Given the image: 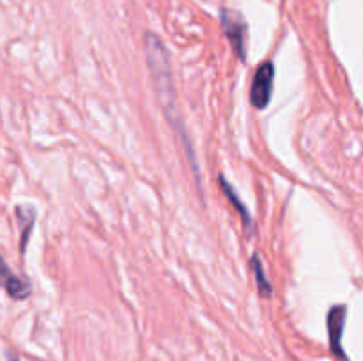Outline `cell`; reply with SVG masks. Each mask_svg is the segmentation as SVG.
<instances>
[{"instance_id":"cell-1","label":"cell","mask_w":363,"mask_h":361,"mask_svg":"<svg viewBox=\"0 0 363 361\" xmlns=\"http://www.w3.org/2000/svg\"><path fill=\"white\" fill-rule=\"evenodd\" d=\"M145 60H147L149 73H151L152 85H155V91L158 94V101L162 105L163 112H165L167 120L172 126V130L183 140V145L186 147V154L190 158L194 170L197 172L199 177V166L197 159L194 158V151H191V144L188 140V134L184 133L183 127V119H181L179 112H177V101L176 94H174V78H172V69H170V57L169 50L165 48L162 39L158 38L152 32L145 34Z\"/></svg>"},{"instance_id":"cell-2","label":"cell","mask_w":363,"mask_h":361,"mask_svg":"<svg viewBox=\"0 0 363 361\" xmlns=\"http://www.w3.org/2000/svg\"><path fill=\"white\" fill-rule=\"evenodd\" d=\"M273 81H275V66L272 60L259 64L250 85V103L255 110H264L272 101Z\"/></svg>"},{"instance_id":"cell-3","label":"cell","mask_w":363,"mask_h":361,"mask_svg":"<svg viewBox=\"0 0 363 361\" xmlns=\"http://www.w3.org/2000/svg\"><path fill=\"white\" fill-rule=\"evenodd\" d=\"M222 28L225 38L229 39L234 53L240 60H247V39L248 25L240 13L230 9H222Z\"/></svg>"},{"instance_id":"cell-4","label":"cell","mask_w":363,"mask_h":361,"mask_svg":"<svg viewBox=\"0 0 363 361\" xmlns=\"http://www.w3.org/2000/svg\"><path fill=\"white\" fill-rule=\"evenodd\" d=\"M346 315L347 308L344 304H335L332 310L328 311V336H330V349L335 354L339 360L347 361L346 353L342 349V335L344 326H346Z\"/></svg>"},{"instance_id":"cell-5","label":"cell","mask_w":363,"mask_h":361,"mask_svg":"<svg viewBox=\"0 0 363 361\" xmlns=\"http://www.w3.org/2000/svg\"><path fill=\"white\" fill-rule=\"evenodd\" d=\"M0 287L6 289V292L9 294L13 299H25V297L30 296L32 285L23 278H18L9 268H7L6 260L0 255Z\"/></svg>"},{"instance_id":"cell-6","label":"cell","mask_w":363,"mask_h":361,"mask_svg":"<svg viewBox=\"0 0 363 361\" xmlns=\"http://www.w3.org/2000/svg\"><path fill=\"white\" fill-rule=\"evenodd\" d=\"M220 188H222V191H223V195H225V197H227V200H229L230 204L234 205V209H236V211L240 212L241 219H243V225L247 227L248 230H250L252 223H254V222H252V214H250V212H248L247 205H245L243 202H241V198L238 197V193H236V191H234V188L230 186L229 180H227L223 176H220Z\"/></svg>"},{"instance_id":"cell-7","label":"cell","mask_w":363,"mask_h":361,"mask_svg":"<svg viewBox=\"0 0 363 361\" xmlns=\"http://www.w3.org/2000/svg\"><path fill=\"white\" fill-rule=\"evenodd\" d=\"M16 216L18 219H20V227H21V253H25V248H27V243H28V236H30V230L32 227H34L35 212L32 211V207H18Z\"/></svg>"},{"instance_id":"cell-8","label":"cell","mask_w":363,"mask_h":361,"mask_svg":"<svg viewBox=\"0 0 363 361\" xmlns=\"http://www.w3.org/2000/svg\"><path fill=\"white\" fill-rule=\"evenodd\" d=\"M250 265H252V271H254L259 294H261L262 297H269L272 296V285H269L268 276H266V273H264V265H262L259 255H254V257L250 258Z\"/></svg>"},{"instance_id":"cell-9","label":"cell","mask_w":363,"mask_h":361,"mask_svg":"<svg viewBox=\"0 0 363 361\" xmlns=\"http://www.w3.org/2000/svg\"><path fill=\"white\" fill-rule=\"evenodd\" d=\"M11 361H20V360H18V357H13V360H11Z\"/></svg>"}]
</instances>
